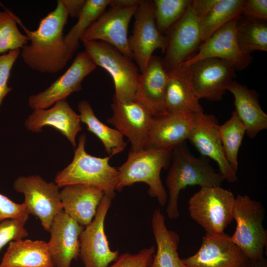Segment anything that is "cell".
<instances>
[{
    "instance_id": "9c48e42d",
    "label": "cell",
    "mask_w": 267,
    "mask_h": 267,
    "mask_svg": "<svg viewBox=\"0 0 267 267\" xmlns=\"http://www.w3.org/2000/svg\"><path fill=\"white\" fill-rule=\"evenodd\" d=\"M134 21L129 45L140 73L147 67L157 49L165 52L168 37L158 30L154 16L153 0H140L134 15Z\"/></svg>"
},
{
    "instance_id": "836d02e7",
    "label": "cell",
    "mask_w": 267,
    "mask_h": 267,
    "mask_svg": "<svg viewBox=\"0 0 267 267\" xmlns=\"http://www.w3.org/2000/svg\"><path fill=\"white\" fill-rule=\"evenodd\" d=\"M192 0H154V16L159 31L165 35L183 15Z\"/></svg>"
},
{
    "instance_id": "484cf974",
    "label": "cell",
    "mask_w": 267,
    "mask_h": 267,
    "mask_svg": "<svg viewBox=\"0 0 267 267\" xmlns=\"http://www.w3.org/2000/svg\"><path fill=\"white\" fill-rule=\"evenodd\" d=\"M47 242L20 239L8 244L0 267H52Z\"/></svg>"
},
{
    "instance_id": "1f68e13d",
    "label": "cell",
    "mask_w": 267,
    "mask_h": 267,
    "mask_svg": "<svg viewBox=\"0 0 267 267\" xmlns=\"http://www.w3.org/2000/svg\"><path fill=\"white\" fill-rule=\"evenodd\" d=\"M219 134L228 163L237 173L238 154L245 134L246 128L234 110L229 119L219 126Z\"/></svg>"
},
{
    "instance_id": "3957f363",
    "label": "cell",
    "mask_w": 267,
    "mask_h": 267,
    "mask_svg": "<svg viewBox=\"0 0 267 267\" xmlns=\"http://www.w3.org/2000/svg\"><path fill=\"white\" fill-rule=\"evenodd\" d=\"M86 142V135L83 134L79 137L72 162L56 174L54 182L59 188L74 184L93 185L113 199L119 171L110 165L111 157H97L88 154L85 150Z\"/></svg>"
},
{
    "instance_id": "f1b7e54d",
    "label": "cell",
    "mask_w": 267,
    "mask_h": 267,
    "mask_svg": "<svg viewBox=\"0 0 267 267\" xmlns=\"http://www.w3.org/2000/svg\"><path fill=\"white\" fill-rule=\"evenodd\" d=\"M238 46L243 52L267 51V22L240 15L235 26Z\"/></svg>"
},
{
    "instance_id": "8fae6325",
    "label": "cell",
    "mask_w": 267,
    "mask_h": 267,
    "mask_svg": "<svg viewBox=\"0 0 267 267\" xmlns=\"http://www.w3.org/2000/svg\"><path fill=\"white\" fill-rule=\"evenodd\" d=\"M113 198L104 195L94 219L80 237L79 256L84 267H108L119 257V251L110 249L104 231V221Z\"/></svg>"
},
{
    "instance_id": "8992f818",
    "label": "cell",
    "mask_w": 267,
    "mask_h": 267,
    "mask_svg": "<svg viewBox=\"0 0 267 267\" xmlns=\"http://www.w3.org/2000/svg\"><path fill=\"white\" fill-rule=\"evenodd\" d=\"M85 51L96 65L110 75L115 87L113 98L127 101L135 98L140 71L134 59L101 41L83 43Z\"/></svg>"
},
{
    "instance_id": "8d00e7d4",
    "label": "cell",
    "mask_w": 267,
    "mask_h": 267,
    "mask_svg": "<svg viewBox=\"0 0 267 267\" xmlns=\"http://www.w3.org/2000/svg\"><path fill=\"white\" fill-rule=\"evenodd\" d=\"M20 49L0 54V106L5 96L12 89L8 86L11 70L20 54Z\"/></svg>"
},
{
    "instance_id": "6da1fadb",
    "label": "cell",
    "mask_w": 267,
    "mask_h": 267,
    "mask_svg": "<svg viewBox=\"0 0 267 267\" xmlns=\"http://www.w3.org/2000/svg\"><path fill=\"white\" fill-rule=\"evenodd\" d=\"M68 17L62 0H58L55 8L41 19L36 30H29L17 18L18 24L30 41L21 49L20 53L23 61L31 69L54 74L65 66L70 59L63 30Z\"/></svg>"
},
{
    "instance_id": "d6986e66",
    "label": "cell",
    "mask_w": 267,
    "mask_h": 267,
    "mask_svg": "<svg viewBox=\"0 0 267 267\" xmlns=\"http://www.w3.org/2000/svg\"><path fill=\"white\" fill-rule=\"evenodd\" d=\"M84 228L63 210L56 215L50 227V238L47 242L54 267H70L72 261L77 258L79 237Z\"/></svg>"
},
{
    "instance_id": "52a82bcc",
    "label": "cell",
    "mask_w": 267,
    "mask_h": 267,
    "mask_svg": "<svg viewBox=\"0 0 267 267\" xmlns=\"http://www.w3.org/2000/svg\"><path fill=\"white\" fill-rule=\"evenodd\" d=\"M235 197L220 186L200 187L188 201L189 215L206 234L221 233L233 220Z\"/></svg>"
},
{
    "instance_id": "4fadbf2b",
    "label": "cell",
    "mask_w": 267,
    "mask_h": 267,
    "mask_svg": "<svg viewBox=\"0 0 267 267\" xmlns=\"http://www.w3.org/2000/svg\"><path fill=\"white\" fill-rule=\"evenodd\" d=\"M138 5L110 6L86 30L80 41L83 43L93 41L106 43L134 59L129 45L128 30Z\"/></svg>"
},
{
    "instance_id": "4316f807",
    "label": "cell",
    "mask_w": 267,
    "mask_h": 267,
    "mask_svg": "<svg viewBox=\"0 0 267 267\" xmlns=\"http://www.w3.org/2000/svg\"><path fill=\"white\" fill-rule=\"evenodd\" d=\"M151 225L157 249L149 267H186L178 252L179 236L167 228L160 209L154 210Z\"/></svg>"
},
{
    "instance_id": "30bf717a",
    "label": "cell",
    "mask_w": 267,
    "mask_h": 267,
    "mask_svg": "<svg viewBox=\"0 0 267 267\" xmlns=\"http://www.w3.org/2000/svg\"><path fill=\"white\" fill-rule=\"evenodd\" d=\"M202 19L191 1L183 15L166 33L168 44L162 61L167 72L188 60L198 49L202 43Z\"/></svg>"
},
{
    "instance_id": "277c9868",
    "label": "cell",
    "mask_w": 267,
    "mask_h": 267,
    "mask_svg": "<svg viewBox=\"0 0 267 267\" xmlns=\"http://www.w3.org/2000/svg\"><path fill=\"white\" fill-rule=\"evenodd\" d=\"M233 217L236 226L231 236L232 241L255 267H266L264 253L267 243V231L263 226L264 206L246 195H238L235 197Z\"/></svg>"
},
{
    "instance_id": "5b68a950",
    "label": "cell",
    "mask_w": 267,
    "mask_h": 267,
    "mask_svg": "<svg viewBox=\"0 0 267 267\" xmlns=\"http://www.w3.org/2000/svg\"><path fill=\"white\" fill-rule=\"evenodd\" d=\"M172 149L144 148L137 152L129 151L126 161L117 169L119 173L116 190L136 182L148 186V194L155 198L161 206L168 201V193L160 178L162 169L167 168Z\"/></svg>"
},
{
    "instance_id": "4dcf8cb0",
    "label": "cell",
    "mask_w": 267,
    "mask_h": 267,
    "mask_svg": "<svg viewBox=\"0 0 267 267\" xmlns=\"http://www.w3.org/2000/svg\"><path fill=\"white\" fill-rule=\"evenodd\" d=\"M245 0H218L203 18L201 24L202 42L231 20L239 17Z\"/></svg>"
},
{
    "instance_id": "ba28073f",
    "label": "cell",
    "mask_w": 267,
    "mask_h": 267,
    "mask_svg": "<svg viewBox=\"0 0 267 267\" xmlns=\"http://www.w3.org/2000/svg\"><path fill=\"white\" fill-rule=\"evenodd\" d=\"M13 187L24 195L23 203L28 214L37 217L44 229L49 232L54 217L63 211L59 187L39 175L19 177Z\"/></svg>"
},
{
    "instance_id": "f35d334b",
    "label": "cell",
    "mask_w": 267,
    "mask_h": 267,
    "mask_svg": "<svg viewBox=\"0 0 267 267\" xmlns=\"http://www.w3.org/2000/svg\"><path fill=\"white\" fill-rule=\"evenodd\" d=\"M241 15L260 20H267V0H245Z\"/></svg>"
},
{
    "instance_id": "2e32d148",
    "label": "cell",
    "mask_w": 267,
    "mask_h": 267,
    "mask_svg": "<svg viewBox=\"0 0 267 267\" xmlns=\"http://www.w3.org/2000/svg\"><path fill=\"white\" fill-rule=\"evenodd\" d=\"M113 114L107 122L126 136L130 141V150L137 152L144 149L153 116L135 98L118 101L113 98Z\"/></svg>"
},
{
    "instance_id": "b9f144b4",
    "label": "cell",
    "mask_w": 267,
    "mask_h": 267,
    "mask_svg": "<svg viewBox=\"0 0 267 267\" xmlns=\"http://www.w3.org/2000/svg\"><path fill=\"white\" fill-rule=\"evenodd\" d=\"M140 0H110L109 5L119 6H137Z\"/></svg>"
},
{
    "instance_id": "603a6c76",
    "label": "cell",
    "mask_w": 267,
    "mask_h": 267,
    "mask_svg": "<svg viewBox=\"0 0 267 267\" xmlns=\"http://www.w3.org/2000/svg\"><path fill=\"white\" fill-rule=\"evenodd\" d=\"M62 188L60 197L63 211L80 225L89 224L104 195L103 191L86 184H70Z\"/></svg>"
},
{
    "instance_id": "cb8c5ba5",
    "label": "cell",
    "mask_w": 267,
    "mask_h": 267,
    "mask_svg": "<svg viewBox=\"0 0 267 267\" xmlns=\"http://www.w3.org/2000/svg\"><path fill=\"white\" fill-rule=\"evenodd\" d=\"M165 106L166 113L204 112L193 88L187 67L179 65L167 72Z\"/></svg>"
},
{
    "instance_id": "74e56055",
    "label": "cell",
    "mask_w": 267,
    "mask_h": 267,
    "mask_svg": "<svg viewBox=\"0 0 267 267\" xmlns=\"http://www.w3.org/2000/svg\"><path fill=\"white\" fill-rule=\"evenodd\" d=\"M29 216L23 203H15L6 196L0 193V222L10 219L26 222Z\"/></svg>"
},
{
    "instance_id": "f546056e",
    "label": "cell",
    "mask_w": 267,
    "mask_h": 267,
    "mask_svg": "<svg viewBox=\"0 0 267 267\" xmlns=\"http://www.w3.org/2000/svg\"><path fill=\"white\" fill-rule=\"evenodd\" d=\"M110 0H86L83 8L78 17L77 22L64 36L70 59L76 51L79 41L84 33L105 11Z\"/></svg>"
},
{
    "instance_id": "83f0119b",
    "label": "cell",
    "mask_w": 267,
    "mask_h": 267,
    "mask_svg": "<svg viewBox=\"0 0 267 267\" xmlns=\"http://www.w3.org/2000/svg\"><path fill=\"white\" fill-rule=\"evenodd\" d=\"M77 107L81 122L85 124L88 130L100 139L109 156L111 157L125 150L127 143L124 141V136L116 129L101 122L87 100L80 101Z\"/></svg>"
},
{
    "instance_id": "7402d4cb",
    "label": "cell",
    "mask_w": 267,
    "mask_h": 267,
    "mask_svg": "<svg viewBox=\"0 0 267 267\" xmlns=\"http://www.w3.org/2000/svg\"><path fill=\"white\" fill-rule=\"evenodd\" d=\"M168 81L162 59L153 55L145 70L140 73L135 98L142 103L153 117L166 113L165 97Z\"/></svg>"
},
{
    "instance_id": "d590c367",
    "label": "cell",
    "mask_w": 267,
    "mask_h": 267,
    "mask_svg": "<svg viewBox=\"0 0 267 267\" xmlns=\"http://www.w3.org/2000/svg\"><path fill=\"white\" fill-rule=\"evenodd\" d=\"M26 222L16 220H5L0 222V251L7 243L22 239L28 235L25 227Z\"/></svg>"
},
{
    "instance_id": "9a60e30c",
    "label": "cell",
    "mask_w": 267,
    "mask_h": 267,
    "mask_svg": "<svg viewBox=\"0 0 267 267\" xmlns=\"http://www.w3.org/2000/svg\"><path fill=\"white\" fill-rule=\"evenodd\" d=\"M218 121L213 115L195 113L193 127L188 140L199 153L218 165L224 180L233 183L238 180L236 173L226 159L219 134Z\"/></svg>"
},
{
    "instance_id": "7a4b0ae2",
    "label": "cell",
    "mask_w": 267,
    "mask_h": 267,
    "mask_svg": "<svg viewBox=\"0 0 267 267\" xmlns=\"http://www.w3.org/2000/svg\"><path fill=\"white\" fill-rule=\"evenodd\" d=\"M172 161L166 180L168 189L166 213L169 218L179 216L178 199L180 192L188 186H220L224 180L207 161L191 154L183 143L174 148Z\"/></svg>"
},
{
    "instance_id": "d4e9b609",
    "label": "cell",
    "mask_w": 267,
    "mask_h": 267,
    "mask_svg": "<svg viewBox=\"0 0 267 267\" xmlns=\"http://www.w3.org/2000/svg\"><path fill=\"white\" fill-rule=\"evenodd\" d=\"M227 90L234 96L235 111L244 125L249 137L253 138L267 129V115L261 107L256 90L235 81L230 83Z\"/></svg>"
},
{
    "instance_id": "e0dca14e",
    "label": "cell",
    "mask_w": 267,
    "mask_h": 267,
    "mask_svg": "<svg viewBox=\"0 0 267 267\" xmlns=\"http://www.w3.org/2000/svg\"><path fill=\"white\" fill-rule=\"evenodd\" d=\"M238 17L216 31L202 42L197 53L180 65L188 66L203 59L217 58L231 63L237 70H243L247 68L252 61V57L250 54L241 51L238 46L235 35Z\"/></svg>"
},
{
    "instance_id": "60d3db41",
    "label": "cell",
    "mask_w": 267,
    "mask_h": 267,
    "mask_svg": "<svg viewBox=\"0 0 267 267\" xmlns=\"http://www.w3.org/2000/svg\"><path fill=\"white\" fill-rule=\"evenodd\" d=\"M217 1L218 0H192V4L203 19Z\"/></svg>"
},
{
    "instance_id": "5bb4252c",
    "label": "cell",
    "mask_w": 267,
    "mask_h": 267,
    "mask_svg": "<svg viewBox=\"0 0 267 267\" xmlns=\"http://www.w3.org/2000/svg\"><path fill=\"white\" fill-rule=\"evenodd\" d=\"M96 67L85 51L78 53L63 75L44 90L29 96V107L33 110L47 109L66 101L71 93L82 89V81Z\"/></svg>"
},
{
    "instance_id": "ee69618b",
    "label": "cell",
    "mask_w": 267,
    "mask_h": 267,
    "mask_svg": "<svg viewBox=\"0 0 267 267\" xmlns=\"http://www.w3.org/2000/svg\"><path fill=\"white\" fill-rule=\"evenodd\" d=\"M55 267L54 266V267Z\"/></svg>"
},
{
    "instance_id": "44dd1931",
    "label": "cell",
    "mask_w": 267,
    "mask_h": 267,
    "mask_svg": "<svg viewBox=\"0 0 267 267\" xmlns=\"http://www.w3.org/2000/svg\"><path fill=\"white\" fill-rule=\"evenodd\" d=\"M80 116L66 101L55 103L47 109L33 110L24 122L27 130L38 133L45 126H50L59 131L76 147V137L82 130Z\"/></svg>"
},
{
    "instance_id": "ffe728a7",
    "label": "cell",
    "mask_w": 267,
    "mask_h": 267,
    "mask_svg": "<svg viewBox=\"0 0 267 267\" xmlns=\"http://www.w3.org/2000/svg\"><path fill=\"white\" fill-rule=\"evenodd\" d=\"M195 113H166L153 117L144 148L172 149L188 139Z\"/></svg>"
},
{
    "instance_id": "7c38bea8",
    "label": "cell",
    "mask_w": 267,
    "mask_h": 267,
    "mask_svg": "<svg viewBox=\"0 0 267 267\" xmlns=\"http://www.w3.org/2000/svg\"><path fill=\"white\" fill-rule=\"evenodd\" d=\"M185 67L198 98L213 102L222 99L237 71L231 63L217 58L203 59Z\"/></svg>"
},
{
    "instance_id": "7bdbcfd3",
    "label": "cell",
    "mask_w": 267,
    "mask_h": 267,
    "mask_svg": "<svg viewBox=\"0 0 267 267\" xmlns=\"http://www.w3.org/2000/svg\"><path fill=\"white\" fill-rule=\"evenodd\" d=\"M240 267H255L249 261L243 264Z\"/></svg>"
},
{
    "instance_id": "ab89813d",
    "label": "cell",
    "mask_w": 267,
    "mask_h": 267,
    "mask_svg": "<svg viewBox=\"0 0 267 267\" xmlns=\"http://www.w3.org/2000/svg\"><path fill=\"white\" fill-rule=\"evenodd\" d=\"M86 0H62L68 16L78 18Z\"/></svg>"
},
{
    "instance_id": "d6a6232c",
    "label": "cell",
    "mask_w": 267,
    "mask_h": 267,
    "mask_svg": "<svg viewBox=\"0 0 267 267\" xmlns=\"http://www.w3.org/2000/svg\"><path fill=\"white\" fill-rule=\"evenodd\" d=\"M17 18L7 9L0 10V54L21 49L28 44V37L18 28Z\"/></svg>"
},
{
    "instance_id": "ac0fdd59",
    "label": "cell",
    "mask_w": 267,
    "mask_h": 267,
    "mask_svg": "<svg viewBox=\"0 0 267 267\" xmlns=\"http://www.w3.org/2000/svg\"><path fill=\"white\" fill-rule=\"evenodd\" d=\"M182 260L186 267H240L248 261L224 232L205 233L198 251Z\"/></svg>"
},
{
    "instance_id": "e575fe53",
    "label": "cell",
    "mask_w": 267,
    "mask_h": 267,
    "mask_svg": "<svg viewBox=\"0 0 267 267\" xmlns=\"http://www.w3.org/2000/svg\"><path fill=\"white\" fill-rule=\"evenodd\" d=\"M155 252L154 246L144 248L138 253H125L119 256L109 267H149Z\"/></svg>"
}]
</instances>
